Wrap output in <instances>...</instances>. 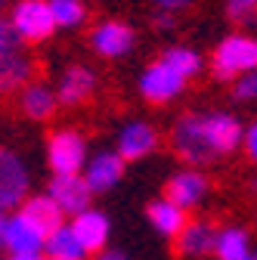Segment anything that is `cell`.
I'll use <instances>...</instances> for the list:
<instances>
[{
    "label": "cell",
    "instance_id": "cell-1",
    "mask_svg": "<svg viewBox=\"0 0 257 260\" xmlns=\"http://www.w3.org/2000/svg\"><path fill=\"white\" fill-rule=\"evenodd\" d=\"M171 149L177 152L180 161H186L189 168H205L211 161H217L208 127H205V112H186L183 118L174 121L171 127Z\"/></svg>",
    "mask_w": 257,
    "mask_h": 260
},
{
    "label": "cell",
    "instance_id": "cell-2",
    "mask_svg": "<svg viewBox=\"0 0 257 260\" xmlns=\"http://www.w3.org/2000/svg\"><path fill=\"white\" fill-rule=\"evenodd\" d=\"M257 69V38L251 35H230L214 47L211 72L217 81H236L245 72Z\"/></svg>",
    "mask_w": 257,
    "mask_h": 260
},
{
    "label": "cell",
    "instance_id": "cell-3",
    "mask_svg": "<svg viewBox=\"0 0 257 260\" xmlns=\"http://www.w3.org/2000/svg\"><path fill=\"white\" fill-rule=\"evenodd\" d=\"M47 165L53 177L81 174L87 165V137L78 130H56L47 140Z\"/></svg>",
    "mask_w": 257,
    "mask_h": 260
},
{
    "label": "cell",
    "instance_id": "cell-4",
    "mask_svg": "<svg viewBox=\"0 0 257 260\" xmlns=\"http://www.w3.org/2000/svg\"><path fill=\"white\" fill-rule=\"evenodd\" d=\"M31 195V174L19 152L0 146V214H13Z\"/></svg>",
    "mask_w": 257,
    "mask_h": 260
},
{
    "label": "cell",
    "instance_id": "cell-5",
    "mask_svg": "<svg viewBox=\"0 0 257 260\" xmlns=\"http://www.w3.org/2000/svg\"><path fill=\"white\" fill-rule=\"evenodd\" d=\"M10 28H13L16 41H25V44L47 41L56 31L47 0H19L13 7V16H10Z\"/></svg>",
    "mask_w": 257,
    "mask_h": 260
},
{
    "label": "cell",
    "instance_id": "cell-6",
    "mask_svg": "<svg viewBox=\"0 0 257 260\" xmlns=\"http://www.w3.org/2000/svg\"><path fill=\"white\" fill-rule=\"evenodd\" d=\"M183 90H186V81H183L177 72H171L162 59H158V62H149L146 69H143V75H140V93L146 96L149 103H155V106L174 103Z\"/></svg>",
    "mask_w": 257,
    "mask_h": 260
},
{
    "label": "cell",
    "instance_id": "cell-7",
    "mask_svg": "<svg viewBox=\"0 0 257 260\" xmlns=\"http://www.w3.org/2000/svg\"><path fill=\"white\" fill-rule=\"evenodd\" d=\"M134 44H137V31L118 19H106L90 31V47L103 59H121L134 50Z\"/></svg>",
    "mask_w": 257,
    "mask_h": 260
},
{
    "label": "cell",
    "instance_id": "cell-8",
    "mask_svg": "<svg viewBox=\"0 0 257 260\" xmlns=\"http://www.w3.org/2000/svg\"><path fill=\"white\" fill-rule=\"evenodd\" d=\"M44 195L62 211V217H78L81 211L90 208V199H93L81 174H72V177H53Z\"/></svg>",
    "mask_w": 257,
    "mask_h": 260
},
{
    "label": "cell",
    "instance_id": "cell-9",
    "mask_svg": "<svg viewBox=\"0 0 257 260\" xmlns=\"http://www.w3.org/2000/svg\"><path fill=\"white\" fill-rule=\"evenodd\" d=\"M158 143H162V137H158V130L149 124V121H131L121 127L118 134V143H115V155L124 161H140L146 155H152L158 149Z\"/></svg>",
    "mask_w": 257,
    "mask_h": 260
},
{
    "label": "cell",
    "instance_id": "cell-10",
    "mask_svg": "<svg viewBox=\"0 0 257 260\" xmlns=\"http://www.w3.org/2000/svg\"><path fill=\"white\" fill-rule=\"evenodd\" d=\"M208 189H211L208 177H205L202 171H196V168H189V171H177V174L168 180L165 199H168L171 205H177L180 211H192V208H199V205L205 202Z\"/></svg>",
    "mask_w": 257,
    "mask_h": 260
},
{
    "label": "cell",
    "instance_id": "cell-11",
    "mask_svg": "<svg viewBox=\"0 0 257 260\" xmlns=\"http://www.w3.org/2000/svg\"><path fill=\"white\" fill-rule=\"evenodd\" d=\"M69 226H72L75 239L81 242V248H84L87 254L106 251L109 236H112V220H109V214L96 211V208H87V211H81L78 217H72Z\"/></svg>",
    "mask_w": 257,
    "mask_h": 260
},
{
    "label": "cell",
    "instance_id": "cell-12",
    "mask_svg": "<svg viewBox=\"0 0 257 260\" xmlns=\"http://www.w3.org/2000/svg\"><path fill=\"white\" fill-rule=\"evenodd\" d=\"M205 127H208V140L217 158L223 155H233L242 146V134H245V124L230 115V112H205Z\"/></svg>",
    "mask_w": 257,
    "mask_h": 260
},
{
    "label": "cell",
    "instance_id": "cell-13",
    "mask_svg": "<svg viewBox=\"0 0 257 260\" xmlns=\"http://www.w3.org/2000/svg\"><path fill=\"white\" fill-rule=\"evenodd\" d=\"M16 214H19L44 242L59 230V226H66V217H62V211L47 199V195H28V199L16 208Z\"/></svg>",
    "mask_w": 257,
    "mask_h": 260
},
{
    "label": "cell",
    "instance_id": "cell-14",
    "mask_svg": "<svg viewBox=\"0 0 257 260\" xmlns=\"http://www.w3.org/2000/svg\"><path fill=\"white\" fill-rule=\"evenodd\" d=\"M81 177H84L90 195L109 192V189H115V186L121 183V177H124V161H121L115 152H96L93 158H87Z\"/></svg>",
    "mask_w": 257,
    "mask_h": 260
},
{
    "label": "cell",
    "instance_id": "cell-15",
    "mask_svg": "<svg viewBox=\"0 0 257 260\" xmlns=\"http://www.w3.org/2000/svg\"><path fill=\"white\" fill-rule=\"evenodd\" d=\"M93 90H96V75L87 65H69V69L62 72L53 93H56L59 106H81L93 96Z\"/></svg>",
    "mask_w": 257,
    "mask_h": 260
},
{
    "label": "cell",
    "instance_id": "cell-16",
    "mask_svg": "<svg viewBox=\"0 0 257 260\" xmlns=\"http://www.w3.org/2000/svg\"><path fill=\"white\" fill-rule=\"evenodd\" d=\"M0 251H7V254H41L44 251V239L13 211L7 217V230H4Z\"/></svg>",
    "mask_w": 257,
    "mask_h": 260
},
{
    "label": "cell",
    "instance_id": "cell-17",
    "mask_svg": "<svg viewBox=\"0 0 257 260\" xmlns=\"http://www.w3.org/2000/svg\"><path fill=\"white\" fill-rule=\"evenodd\" d=\"M214 226L208 220H186V226L177 236V254L180 257H205L214 248Z\"/></svg>",
    "mask_w": 257,
    "mask_h": 260
},
{
    "label": "cell",
    "instance_id": "cell-18",
    "mask_svg": "<svg viewBox=\"0 0 257 260\" xmlns=\"http://www.w3.org/2000/svg\"><path fill=\"white\" fill-rule=\"evenodd\" d=\"M211 254L217 260H251V236L242 226H223L214 233V248Z\"/></svg>",
    "mask_w": 257,
    "mask_h": 260
},
{
    "label": "cell",
    "instance_id": "cell-19",
    "mask_svg": "<svg viewBox=\"0 0 257 260\" xmlns=\"http://www.w3.org/2000/svg\"><path fill=\"white\" fill-rule=\"evenodd\" d=\"M146 217H149V226L158 233V236H165V239H177L180 230L186 226V211H180L177 205H171L168 199H155L149 208H146Z\"/></svg>",
    "mask_w": 257,
    "mask_h": 260
},
{
    "label": "cell",
    "instance_id": "cell-20",
    "mask_svg": "<svg viewBox=\"0 0 257 260\" xmlns=\"http://www.w3.org/2000/svg\"><path fill=\"white\" fill-rule=\"evenodd\" d=\"M19 106H22V112L31 121H47V118L56 115V106L59 103H56L53 87H47V84H28V87H22Z\"/></svg>",
    "mask_w": 257,
    "mask_h": 260
},
{
    "label": "cell",
    "instance_id": "cell-21",
    "mask_svg": "<svg viewBox=\"0 0 257 260\" xmlns=\"http://www.w3.org/2000/svg\"><path fill=\"white\" fill-rule=\"evenodd\" d=\"M31 81V59L22 53H10L7 59H0V93H16L28 87Z\"/></svg>",
    "mask_w": 257,
    "mask_h": 260
},
{
    "label": "cell",
    "instance_id": "cell-22",
    "mask_svg": "<svg viewBox=\"0 0 257 260\" xmlns=\"http://www.w3.org/2000/svg\"><path fill=\"white\" fill-rule=\"evenodd\" d=\"M44 251H47V260H87V251L75 239V233H72L69 223L59 226V230L44 242Z\"/></svg>",
    "mask_w": 257,
    "mask_h": 260
},
{
    "label": "cell",
    "instance_id": "cell-23",
    "mask_svg": "<svg viewBox=\"0 0 257 260\" xmlns=\"http://www.w3.org/2000/svg\"><path fill=\"white\" fill-rule=\"evenodd\" d=\"M162 62L168 65L171 72H177L183 81L196 78V75L202 72V56H199L196 50H189V47H168V50L162 53Z\"/></svg>",
    "mask_w": 257,
    "mask_h": 260
},
{
    "label": "cell",
    "instance_id": "cell-24",
    "mask_svg": "<svg viewBox=\"0 0 257 260\" xmlns=\"http://www.w3.org/2000/svg\"><path fill=\"white\" fill-rule=\"evenodd\" d=\"M50 16L56 28H78L87 19V7L84 0H47Z\"/></svg>",
    "mask_w": 257,
    "mask_h": 260
},
{
    "label": "cell",
    "instance_id": "cell-25",
    "mask_svg": "<svg viewBox=\"0 0 257 260\" xmlns=\"http://www.w3.org/2000/svg\"><path fill=\"white\" fill-rule=\"evenodd\" d=\"M233 93H236V100H239V103H251V100H257V69L239 75V78L233 81Z\"/></svg>",
    "mask_w": 257,
    "mask_h": 260
},
{
    "label": "cell",
    "instance_id": "cell-26",
    "mask_svg": "<svg viewBox=\"0 0 257 260\" xmlns=\"http://www.w3.org/2000/svg\"><path fill=\"white\" fill-rule=\"evenodd\" d=\"M227 16L233 22H248L257 16V0H227Z\"/></svg>",
    "mask_w": 257,
    "mask_h": 260
},
{
    "label": "cell",
    "instance_id": "cell-27",
    "mask_svg": "<svg viewBox=\"0 0 257 260\" xmlns=\"http://www.w3.org/2000/svg\"><path fill=\"white\" fill-rule=\"evenodd\" d=\"M10 53H19V41L10 28V19H0V59H7Z\"/></svg>",
    "mask_w": 257,
    "mask_h": 260
},
{
    "label": "cell",
    "instance_id": "cell-28",
    "mask_svg": "<svg viewBox=\"0 0 257 260\" xmlns=\"http://www.w3.org/2000/svg\"><path fill=\"white\" fill-rule=\"evenodd\" d=\"M155 4V10L158 13H171V16H177V13H186L196 0H152Z\"/></svg>",
    "mask_w": 257,
    "mask_h": 260
},
{
    "label": "cell",
    "instance_id": "cell-29",
    "mask_svg": "<svg viewBox=\"0 0 257 260\" xmlns=\"http://www.w3.org/2000/svg\"><path fill=\"white\" fill-rule=\"evenodd\" d=\"M242 149H245V155L257 165V121H254L251 127H245V134H242Z\"/></svg>",
    "mask_w": 257,
    "mask_h": 260
},
{
    "label": "cell",
    "instance_id": "cell-30",
    "mask_svg": "<svg viewBox=\"0 0 257 260\" xmlns=\"http://www.w3.org/2000/svg\"><path fill=\"white\" fill-rule=\"evenodd\" d=\"M96 260H131L124 251H118V248H106V251H100L96 254Z\"/></svg>",
    "mask_w": 257,
    "mask_h": 260
},
{
    "label": "cell",
    "instance_id": "cell-31",
    "mask_svg": "<svg viewBox=\"0 0 257 260\" xmlns=\"http://www.w3.org/2000/svg\"><path fill=\"white\" fill-rule=\"evenodd\" d=\"M155 22H158V28H171L174 25V16L171 13H155Z\"/></svg>",
    "mask_w": 257,
    "mask_h": 260
},
{
    "label": "cell",
    "instance_id": "cell-32",
    "mask_svg": "<svg viewBox=\"0 0 257 260\" xmlns=\"http://www.w3.org/2000/svg\"><path fill=\"white\" fill-rule=\"evenodd\" d=\"M7 260H47L44 254H10Z\"/></svg>",
    "mask_w": 257,
    "mask_h": 260
},
{
    "label": "cell",
    "instance_id": "cell-33",
    "mask_svg": "<svg viewBox=\"0 0 257 260\" xmlns=\"http://www.w3.org/2000/svg\"><path fill=\"white\" fill-rule=\"evenodd\" d=\"M7 217H10V214H0V242H4V230H7Z\"/></svg>",
    "mask_w": 257,
    "mask_h": 260
},
{
    "label": "cell",
    "instance_id": "cell-34",
    "mask_svg": "<svg viewBox=\"0 0 257 260\" xmlns=\"http://www.w3.org/2000/svg\"><path fill=\"white\" fill-rule=\"evenodd\" d=\"M0 4H4V0H0Z\"/></svg>",
    "mask_w": 257,
    "mask_h": 260
},
{
    "label": "cell",
    "instance_id": "cell-35",
    "mask_svg": "<svg viewBox=\"0 0 257 260\" xmlns=\"http://www.w3.org/2000/svg\"><path fill=\"white\" fill-rule=\"evenodd\" d=\"M251 260H254V257H251Z\"/></svg>",
    "mask_w": 257,
    "mask_h": 260
}]
</instances>
